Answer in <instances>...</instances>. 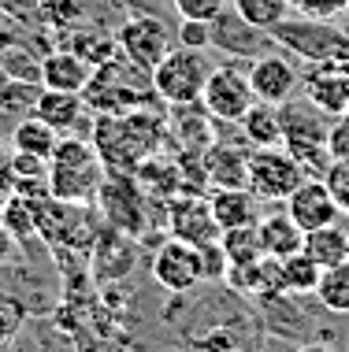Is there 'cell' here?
I'll return each instance as SVG.
<instances>
[{"instance_id":"obj_24","label":"cell","mask_w":349,"mask_h":352,"mask_svg":"<svg viewBox=\"0 0 349 352\" xmlns=\"http://www.w3.org/2000/svg\"><path fill=\"white\" fill-rule=\"evenodd\" d=\"M227 282L242 293H253V297H275V293H286V285H282V260H275V256H260L257 263L231 267Z\"/></svg>"},{"instance_id":"obj_40","label":"cell","mask_w":349,"mask_h":352,"mask_svg":"<svg viewBox=\"0 0 349 352\" xmlns=\"http://www.w3.org/2000/svg\"><path fill=\"white\" fill-rule=\"evenodd\" d=\"M201 271H204V282H227L231 263H227V252H223L220 241L201 245Z\"/></svg>"},{"instance_id":"obj_3","label":"cell","mask_w":349,"mask_h":352,"mask_svg":"<svg viewBox=\"0 0 349 352\" xmlns=\"http://www.w3.org/2000/svg\"><path fill=\"white\" fill-rule=\"evenodd\" d=\"M108 178V167L89 138L63 134L56 152L49 156V189L52 197L71 204H93Z\"/></svg>"},{"instance_id":"obj_36","label":"cell","mask_w":349,"mask_h":352,"mask_svg":"<svg viewBox=\"0 0 349 352\" xmlns=\"http://www.w3.org/2000/svg\"><path fill=\"white\" fill-rule=\"evenodd\" d=\"M0 67L12 82H37L41 85V60L23 49V45H8V49H0Z\"/></svg>"},{"instance_id":"obj_5","label":"cell","mask_w":349,"mask_h":352,"mask_svg":"<svg viewBox=\"0 0 349 352\" xmlns=\"http://www.w3.org/2000/svg\"><path fill=\"white\" fill-rule=\"evenodd\" d=\"M212 67L215 63L209 60V49H186V45H175V49L153 67V89L167 108L197 104L201 93H204V85H209Z\"/></svg>"},{"instance_id":"obj_34","label":"cell","mask_w":349,"mask_h":352,"mask_svg":"<svg viewBox=\"0 0 349 352\" xmlns=\"http://www.w3.org/2000/svg\"><path fill=\"white\" fill-rule=\"evenodd\" d=\"M319 274H324V267L305 249L282 260V285H286V293H316Z\"/></svg>"},{"instance_id":"obj_25","label":"cell","mask_w":349,"mask_h":352,"mask_svg":"<svg viewBox=\"0 0 349 352\" xmlns=\"http://www.w3.org/2000/svg\"><path fill=\"white\" fill-rule=\"evenodd\" d=\"M171 130L178 134V141L186 145V152H204L212 145V116L204 111V104H178L171 108Z\"/></svg>"},{"instance_id":"obj_48","label":"cell","mask_w":349,"mask_h":352,"mask_svg":"<svg viewBox=\"0 0 349 352\" xmlns=\"http://www.w3.org/2000/svg\"><path fill=\"white\" fill-rule=\"evenodd\" d=\"M4 201H8V189H4V186H0V208H4Z\"/></svg>"},{"instance_id":"obj_41","label":"cell","mask_w":349,"mask_h":352,"mask_svg":"<svg viewBox=\"0 0 349 352\" xmlns=\"http://www.w3.org/2000/svg\"><path fill=\"white\" fill-rule=\"evenodd\" d=\"M175 12L182 19H197V23H212L223 8H231V0H171Z\"/></svg>"},{"instance_id":"obj_18","label":"cell","mask_w":349,"mask_h":352,"mask_svg":"<svg viewBox=\"0 0 349 352\" xmlns=\"http://www.w3.org/2000/svg\"><path fill=\"white\" fill-rule=\"evenodd\" d=\"M0 186L8 193H23V197L41 201V197L52 193L49 189V160L30 156V152H12V160L4 156V164H0Z\"/></svg>"},{"instance_id":"obj_47","label":"cell","mask_w":349,"mask_h":352,"mask_svg":"<svg viewBox=\"0 0 349 352\" xmlns=\"http://www.w3.org/2000/svg\"><path fill=\"white\" fill-rule=\"evenodd\" d=\"M8 82H12V78H8V74H4V67H0V93H4V85Z\"/></svg>"},{"instance_id":"obj_10","label":"cell","mask_w":349,"mask_h":352,"mask_svg":"<svg viewBox=\"0 0 349 352\" xmlns=\"http://www.w3.org/2000/svg\"><path fill=\"white\" fill-rule=\"evenodd\" d=\"M301 97L316 111H324L327 119L346 116L349 111V56L313 63V71L301 74Z\"/></svg>"},{"instance_id":"obj_4","label":"cell","mask_w":349,"mask_h":352,"mask_svg":"<svg viewBox=\"0 0 349 352\" xmlns=\"http://www.w3.org/2000/svg\"><path fill=\"white\" fill-rule=\"evenodd\" d=\"M279 116H282V145H286V152L305 170H316L324 178L327 164H331V152H327L331 119L324 111H316L305 97H290L286 104H279Z\"/></svg>"},{"instance_id":"obj_27","label":"cell","mask_w":349,"mask_h":352,"mask_svg":"<svg viewBox=\"0 0 349 352\" xmlns=\"http://www.w3.org/2000/svg\"><path fill=\"white\" fill-rule=\"evenodd\" d=\"M242 134L249 141V148H275L282 145V116L275 104L257 100L249 111L242 116Z\"/></svg>"},{"instance_id":"obj_20","label":"cell","mask_w":349,"mask_h":352,"mask_svg":"<svg viewBox=\"0 0 349 352\" xmlns=\"http://www.w3.org/2000/svg\"><path fill=\"white\" fill-rule=\"evenodd\" d=\"M209 208L220 223V230H231V226H245L257 223V197H253L249 186H212Z\"/></svg>"},{"instance_id":"obj_29","label":"cell","mask_w":349,"mask_h":352,"mask_svg":"<svg viewBox=\"0 0 349 352\" xmlns=\"http://www.w3.org/2000/svg\"><path fill=\"white\" fill-rule=\"evenodd\" d=\"M305 252L313 256L319 267H335V263L349 260V234L346 226H319V230H308L305 234Z\"/></svg>"},{"instance_id":"obj_37","label":"cell","mask_w":349,"mask_h":352,"mask_svg":"<svg viewBox=\"0 0 349 352\" xmlns=\"http://www.w3.org/2000/svg\"><path fill=\"white\" fill-rule=\"evenodd\" d=\"M190 352H245V349H242V341L234 330L212 327V330H204V334H197L190 341Z\"/></svg>"},{"instance_id":"obj_1","label":"cell","mask_w":349,"mask_h":352,"mask_svg":"<svg viewBox=\"0 0 349 352\" xmlns=\"http://www.w3.org/2000/svg\"><path fill=\"white\" fill-rule=\"evenodd\" d=\"M167 122L149 108L123 111V116H93V148L101 152L108 170L134 175L149 156H156L164 145Z\"/></svg>"},{"instance_id":"obj_12","label":"cell","mask_w":349,"mask_h":352,"mask_svg":"<svg viewBox=\"0 0 349 352\" xmlns=\"http://www.w3.org/2000/svg\"><path fill=\"white\" fill-rule=\"evenodd\" d=\"M153 282L167 293H190L204 282V271H201V249L197 245H186L178 237H167L164 245L156 249L153 256Z\"/></svg>"},{"instance_id":"obj_46","label":"cell","mask_w":349,"mask_h":352,"mask_svg":"<svg viewBox=\"0 0 349 352\" xmlns=\"http://www.w3.org/2000/svg\"><path fill=\"white\" fill-rule=\"evenodd\" d=\"M294 352H338V349H331V345H319V341H313V345H297Z\"/></svg>"},{"instance_id":"obj_19","label":"cell","mask_w":349,"mask_h":352,"mask_svg":"<svg viewBox=\"0 0 349 352\" xmlns=\"http://www.w3.org/2000/svg\"><path fill=\"white\" fill-rule=\"evenodd\" d=\"M34 116L41 122H49L56 134H74V130L82 126V119H86V100H82V93H63V89H45L37 93L34 100Z\"/></svg>"},{"instance_id":"obj_45","label":"cell","mask_w":349,"mask_h":352,"mask_svg":"<svg viewBox=\"0 0 349 352\" xmlns=\"http://www.w3.org/2000/svg\"><path fill=\"white\" fill-rule=\"evenodd\" d=\"M15 249H19V241H15L12 234H8V226L0 223V267H4V263H12Z\"/></svg>"},{"instance_id":"obj_44","label":"cell","mask_w":349,"mask_h":352,"mask_svg":"<svg viewBox=\"0 0 349 352\" xmlns=\"http://www.w3.org/2000/svg\"><path fill=\"white\" fill-rule=\"evenodd\" d=\"M327 152H331V160H349V111L335 116L327 126Z\"/></svg>"},{"instance_id":"obj_11","label":"cell","mask_w":349,"mask_h":352,"mask_svg":"<svg viewBox=\"0 0 349 352\" xmlns=\"http://www.w3.org/2000/svg\"><path fill=\"white\" fill-rule=\"evenodd\" d=\"M171 41H175L171 30H167L156 15H130L116 34L119 52L127 56V60H134L138 67H145V71H153L156 63L175 49Z\"/></svg>"},{"instance_id":"obj_14","label":"cell","mask_w":349,"mask_h":352,"mask_svg":"<svg viewBox=\"0 0 349 352\" xmlns=\"http://www.w3.org/2000/svg\"><path fill=\"white\" fill-rule=\"evenodd\" d=\"M245 74H249V85H253V93H257V100L275 104V108L301 93V71L294 67V60H286V56H279V52L257 56Z\"/></svg>"},{"instance_id":"obj_21","label":"cell","mask_w":349,"mask_h":352,"mask_svg":"<svg viewBox=\"0 0 349 352\" xmlns=\"http://www.w3.org/2000/svg\"><path fill=\"white\" fill-rule=\"evenodd\" d=\"M93 67L71 49H56L41 60V85L45 89H63V93H82L89 82Z\"/></svg>"},{"instance_id":"obj_38","label":"cell","mask_w":349,"mask_h":352,"mask_svg":"<svg viewBox=\"0 0 349 352\" xmlns=\"http://www.w3.org/2000/svg\"><path fill=\"white\" fill-rule=\"evenodd\" d=\"M324 182H327V189H331L338 212L349 215V160H331L327 170H324Z\"/></svg>"},{"instance_id":"obj_2","label":"cell","mask_w":349,"mask_h":352,"mask_svg":"<svg viewBox=\"0 0 349 352\" xmlns=\"http://www.w3.org/2000/svg\"><path fill=\"white\" fill-rule=\"evenodd\" d=\"M82 100L93 116H123V111L149 108L160 97L153 89V71L138 67L134 60L116 52L108 63L93 67L86 89H82Z\"/></svg>"},{"instance_id":"obj_13","label":"cell","mask_w":349,"mask_h":352,"mask_svg":"<svg viewBox=\"0 0 349 352\" xmlns=\"http://www.w3.org/2000/svg\"><path fill=\"white\" fill-rule=\"evenodd\" d=\"M167 226H171V237L186 245H209V241H220V223H215L212 208H209V197L201 193H178L167 201Z\"/></svg>"},{"instance_id":"obj_15","label":"cell","mask_w":349,"mask_h":352,"mask_svg":"<svg viewBox=\"0 0 349 352\" xmlns=\"http://www.w3.org/2000/svg\"><path fill=\"white\" fill-rule=\"evenodd\" d=\"M271 45H275V37L268 30H260V26L245 23L234 8H223V12L212 19V49H220V52L257 60V56H264Z\"/></svg>"},{"instance_id":"obj_31","label":"cell","mask_w":349,"mask_h":352,"mask_svg":"<svg viewBox=\"0 0 349 352\" xmlns=\"http://www.w3.org/2000/svg\"><path fill=\"white\" fill-rule=\"evenodd\" d=\"M0 223L8 226V234L19 245H26L30 237H37V201L23 193H8L4 208H0Z\"/></svg>"},{"instance_id":"obj_8","label":"cell","mask_w":349,"mask_h":352,"mask_svg":"<svg viewBox=\"0 0 349 352\" xmlns=\"http://www.w3.org/2000/svg\"><path fill=\"white\" fill-rule=\"evenodd\" d=\"M275 45H286L290 52L305 56V60H338L349 56V37L338 34L331 23H319V19H282L271 30Z\"/></svg>"},{"instance_id":"obj_23","label":"cell","mask_w":349,"mask_h":352,"mask_svg":"<svg viewBox=\"0 0 349 352\" xmlns=\"http://www.w3.org/2000/svg\"><path fill=\"white\" fill-rule=\"evenodd\" d=\"M204 170H209V186H249V152L212 141L204 148Z\"/></svg>"},{"instance_id":"obj_50","label":"cell","mask_w":349,"mask_h":352,"mask_svg":"<svg viewBox=\"0 0 349 352\" xmlns=\"http://www.w3.org/2000/svg\"><path fill=\"white\" fill-rule=\"evenodd\" d=\"M0 164H4V141H0Z\"/></svg>"},{"instance_id":"obj_33","label":"cell","mask_w":349,"mask_h":352,"mask_svg":"<svg viewBox=\"0 0 349 352\" xmlns=\"http://www.w3.org/2000/svg\"><path fill=\"white\" fill-rule=\"evenodd\" d=\"M63 45H67L74 56H82L89 67H101V63H108L112 56L119 52L116 37L97 34V30H67V34H63Z\"/></svg>"},{"instance_id":"obj_6","label":"cell","mask_w":349,"mask_h":352,"mask_svg":"<svg viewBox=\"0 0 349 352\" xmlns=\"http://www.w3.org/2000/svg\"><path fill=\"white\" fill-rule=\"evenodd\" d=\"M97 204H101V215H105V223L112 230L130 234V237L145 234L149 193L138 186L134 175H116V170H108L105 186H101V193H97Z\"/></svg>"},{"instance_id":"obj_30","label":"cell","mask_w":349,"mask_h":352,"mask_svg":"<svg viewBox=\"0 0 349 352\" xmlns=\"http://www.w3.org/2000/svg\"><path fill=\"white\" fill-rule=\"evenodd\" d=\"M220 245L227 252V263L231 267H245V263H257L264 256V245H260V226L257 223H245V226H231V230L220 234Z\"/></svg>"},{"instance_id":"obj_42","label":"cell","mask_w":349,"mask_h":352,"mask_svg":"<svg viewBox=\"0 0 349 352\" xmlns=\"http://www.w3.org/2000/svg\"><path fill=\"white\" fill-rule=\"evenodd\" d=\"M23 319H26L23 304H19L15 297H4V293H0V345H8V341L19 334Z\"/></svg>"},{"instance_id":"obj_16","label":"cell","mask_w":349,"mask_h":352,"mask_svg":"<svg viewBox=\"0 0 349 352\" xmlns=\"http://www.w3.org/2000/svg\"><path fill=\"white\" fill-rule=\"evenodd\" d=\"M286 212L305 234L319 230V226H331V223H338V215H342L335 204V197H331V189H327V182L319 175H308L305 182L286 197Z\"/></svg>"},{"instance_id":"obj_32","label":"cell","mask_w":349,"mask_h":352,"mask_svg":"<svg viewBox=\"0 0 349 352\" xmlns=\"http://www.w3.org/2000/svg\"><path fill=\"white\" fill-rule=\"evenodd\" d=\"M316 300L324 304L335 316H349V260L335 263V267H324L316 285Z\"/></svg>"},{"instance_id":"obj_22","label":"cell","mask_w":349,"mask_h":352,"mask_svg":"<svg viewBox=\"0 0 349 352\" xmlns=\"http://www.w3.org/2000/svg\"><path fill=\"white\" fill-rule=\"evenodd\" d=\"M260 226V245H264V256H275V260H286L305 249V230L290 219V212H271V215H260L257 219Z\"/></svg>"},{"instance_id":"obj_39","label":"cell","mask_w":349,"mask_h":352,"mask_svg":"<svg viewBox=\"0 0 349 352\" xmlns=\"http://www.w3.org/2000/svg\"><path fill=\"white\" fill-rule=\"evenodd\" d=\"M297 15L305 19H319V23H335L342 19V12L349 8V0H290Z\"/></svg>"},{"instance_id":"obj_7","label":"cell","mask_w":349,"mask_h":352,"mask_svg":"<svg viewBox=\"0 0 349 352\" xmlns=\"http://www.w3.org/2000/svg\"><path fill=\"white\" fill-rule=\"evenodd\" d=\"M308 178V170L286 152V145L275 148H249V189L257 201H282Z\"/></svg>"},{"instance_id":"obj_17","label":"cell","mask_w":349,"mask_h":352,"mask_svg":"<svg viewBox=\"0 0 349 352\" xmlns=\"http://www.w3.org/2000/svg\"><path fill=\"white\" fill-rule=\"evenodd\" d=\"M134 241L130 234H119V230H101L97 241H93V278L97 282H119L134 271Z\"/></svg>"},{"instance_id":"obj_9","label":"cell","mask_w":349,"mask_h":352,"mask_svg":"<svg viewBox=\"0 0 349 352\" xmlns=\"http://www.w3.org/2000/svg\"><path fill=\"white\" fill-rule=\"evenodd\" d=\"M201 104L215 122H242V116L257 104V93H253L245 71L231 67V63H220V67H212V74H209Z\"/></svg>"},{"instance_id":"obj_28","label":"cell","mask_w":349,"mask_h":352,"mask_svg":"<svg viewBox=\"0 0 349 352\" xmlns=\"http://www.w3.org/2000/svg\"><path fill=\"white\" fill-rule=\"evenodd\" d=\"M56 145H60V134L37 116H23L12 126V152H30V156L49 160L56 152Z\"/></svg>"},{"instance_id":"obj_43","label":"cell","mask_w":349,"mask_h":352,"mask_svg":"<svg viewBox=\"0 0 349 352\" xmlns=\"http://www.w3.org/2000/svg\"><path fill=\"white\" fill-rule=\"evenodd\" d=\"M178 45H186V49H212V23L182 19V26H178Z\"/></svg>"},{"instance_id":"obj_35","label":"cell","mask_w":349,"mask_h":352,"mask_svg":"<svg viewBox=\"0 0 349 352\" xmlns=\"http://www.w3.org/2000/svg\"><path fill=\"white\" fill-rule=\"evenodd\" d=\"M231 8L238 12L245 23L260 26V30H275L282 19H290V0H231Z\"/></svg>"},{"instance_id":"obj_49","label":"cell","mask_w":349,"mask_h":352,"mask_svg":"<svg viewBox=\"0 0 349 352\" xmlns=\"http://www.w3.org/2000/svg\"><path fill=\"white\" fill-rule=\"evenodd\" d=\"M342 19H346V30H349V8H346V12H342Z\"/></svg>"},{"instance_id":"obj_26","label":"cell","mask_w":349,"mask_h":352,"mask_svg":"<svg viewBox=\"0 0 349 352\" xmlns=\"http://www.w3.org/2000/svg\"><path fill=\"white\" fill-rule=\"evenodd\" d=\"M138 186L145 189L149 197H164V201H171V197L182 193V170H178V160H164L156 152V156H149L145 164L134 170Z\"/></svg>"}]
</instances>
